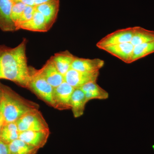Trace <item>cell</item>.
Returning <instances> with one entry per match:
<instances>
[{"label":"cell","mask_w":154,"mask_h":154,"mask_svg":"<svg viewBox=\"0 0 154 154\" xmlns=\"http://www.w3.org/2000/svg\"><path fill=\"white\" fill-rule=\"evenodd\" d=\"M27 42L24 38L15 47L0 45V79L9 80L27 88L30 72L26 56Z\"/></svg>","instance_id":"obj_1"},{"label":"cell","mask_w":154,"mask_h":154,"mask_svg":"<svg viewBox=\"0 0 154 154\" xmlns=\"http://www.w3.org/2000/svg\"><path fill=\"white\" fill-rule=\"evenodd\" d=\"M2 88L0 114L5 124L16 122L25 113L39 108L38 104L21 97L10 87L3 85Z\"/></svg>","instance_id":"obj_2"},{"label":"cell","mask_w":154,"mask_h":154,"mask_svg":"<svg viewBox=\"0 0 154 154\" xmlns=\"http://www.w3.org/2000/svg\"><path fill=\"white\" fill-rule=\"evenodd\" d=\"M30 71L27 89L33 92L40 100L53 107L54 88L48 82L40 69L30 67Z\"/></svg>","instance_id":"obj_3"},{"label":"cell","mask_w":154,"mask_h":154,"mask_svg":"<svg viewBox=\"0 0 154 154\" xmlns=\"http://www.w3.org/2000/svg\"><path fill=\"white\" fill-rule=\"evenodd\" d=\"M19 132L49 130L48 125L38 109L29 111L17 122Z\"/></svg>","instance_id":"obj_4"},{"label":"cell","mask_w":154,"mask_h":154,"mask_svg":"<svg viewBox=\"0 0 154 154\" xmlns=\"http://www.w3.org/2000/svg\"><path fill=\"white\" fill-rule=\"evenodd\" d=\"M74 90L73 87L65 81L58 87L54 88L53 107L61 110L71 109V100Z\"/></svg>","instance_id":"obj_5"},{"label":"cell","mask_w":154,"mask_h":154,"mask_svg":"<svg viewBox=\"0 0 154 154\" xmlns=\"http://www.w3.org/2000/svg\"><path fill=\"white\" fill-rule=\"evenodd\" d=\"M134 32V27L116 30L102 38L96 44L97 47L102 49L109 45L131 42Z\"/></svg>","instance_id":"obj_6"},{"label":"cell","mask_w":154,"mask_h":154,"mask_svg":"<svg viewBox=\"0 0 154 154\" xmlns=\"http://www.w3.org/2000/svg\"><path fill=\"white\" fill-rule=\"evenodd\" d=\"M99 75V71L86 72L71 69L65 75V81L75 89L80 88L88 83L96 82Z\"/></svg>","instance_id":"obj_7"},{"label":"cell","mask_w":154,"mask_h":154,"mask_svg":"<svg viewBox=\"0 0 154 154\" xmlns=\"http://www.w3.org/2000/svg\"><path fill=\"white\" fill-rule=\"evenodd\" d=\"M49 135V129L28 131L20 132L19 139L30 145L39 149L45 145Z\"/></svg>","instance_id":"obj_8"},{"label":"cell","mask_w":154,"mask_h":154,"mask_svg":"<svg viewBox=\"0 0 154 154\" xmlns=\"http://www.w3.org/2000/svg\"><path fill=\"white\" fill-rule=\"evenodd\" d=\"M13 0H0V30L4 32L17 31L11 18Z\"/></svg>","instance_id":"obj_9"},{"label":"cell","mask_w":154,"mask_h":154,"mask_svg":"<svg viewBox=\"0 0 154 154\" xmlns=\"http://www.w3.org/2000/svg\"><path fill=\"white\" fill-rule=\"evenodd\" d=\"M36 11L41 13L45 19L49 30L57 18L60 8V0H53L48 2L35 6Z\"/></svg>","instance_id":"obj_10"},{"label":"cell","mask_w":154,"mask_h":154,"mask_svg":"<svg viewBox=\"0 0 154 154\" xmlns=\"http://www.w3.org/2000/svg\"><path fill=\"white\" fill-rule=\"evenodd\" d=\"M134 46L131 42L109 45L102 48L112 55L118 58L127 63H132V58Z\"/></svg>","instance_id":"obj_11"},{"label":"cell","mask_w":154,"mask_h":154,"mask_svg":"<svg viewBox=\"0 0 154 154\" xmlns=\"http://www.w3.org/2000/svg\"><path fill=\"white\" fill-rule=\"evenodd\" d=\"M104 61L99 58L85 59L76 57L72 63L71 69L86 72L99 71L104 66Z\"/></svg>","instance_id":"obj_12"},{"label":"cell","mask_w":154,"mask_h":154,"mask_svg":"<svg viewBox=\"0 0 154 154\" xmlns=\"http://www.w3.org/2000/svg\"><path fill=\"white\" fill-rule=\"evenodd\" d=\"M40 69L43 76L53 88L57 87L65 82L64 76L58 71L51 58Z\"/></svg>","instance_id":"obj_13"},{"label":"cell","mask_w":154,"mask_h":154,"mask_svg":"<svg viewBox=\"0 0 154 154\" xmlns=\"http://www.w3.org/2000/svg\"><path fill=\"white\" fill-rule=\"evenodd\" d=\"M76 57L68 51L57 53L51 58L58 71L64 76L69 70Z\"/></svg>","instance_id":"obj_14"},{"label":"cell","mask_w":154,"mask_h":154,"mask_svg":"<svg viewBox=\"0 0 154 154\" xmlns=\"http://www.w3.org/2000/svg\"><path fill=\"white\" fill-rule=\"evenodd\" d=\"M20 29L39 32H47L49 30L44 17L36 10L32 18L28 22L20 25L17 28V30Z\"/></svg>","instance_id":"obj_15"},{"label":"cell","mask_w":154,"mask_h":154,"mask_svg":"<svg viewBox=\"0 0 154 154\" xmlns=\"http://www.w3.org/2000/svg\"><path fill=\"white\" fill-rule=\"evenodd\" d=\"M88 102L84 92L80 88L75 89L71 100V109L75 118L83 115Z\"/></svg>","instance_id":"obj_16"},{"label":"cell","mask_w":154,"mask_h":154,"mask_svg":"<svg viewBox=\"0 0 154 154\" xmlns=\"http://www.w3.org/2000/svg\"><path fill=\"white\" fill-rule=\"evenodd\" d=\"M80 89L85 93L88 102L92 99L105 100L109 97L107 91L100 87L96 82L88 83Z\"/></svg>","instance_id":"obj_17"},{"label":"cell","mask_w":154,"mask_h":154,"mask_svg":"<svg viewBox=\"0 0 154 154\" xmlns=\"http://www.w3.org/2000/svg\"><path fill=\"white\" fill-rule=\"evenodd\" d=\"M19 134L17 122L6 123L4 125L0 133V140L9 144L19 138Z\"/></svg>","instance_id":"obj_18"},{"label":"cell","mask_w":154,"mask_h":154,"mask_svg":"<svg viewBox=\"0 0 154 154\" xmlns=\"http://www.w3.org/2000/svg\"><path fill=\"white\" fill-rule=\"evenodd\" d=\"M8 147L10 154H36L39 149L19 139L9 144Z\"/></svg>","instance_id":"obj_19"},{"label":"cell","mask_w":154,"mask_h":154,"mask_svg":"<svg viewBox=\"0 0 154 154\" xmlns=\"http://www.w3.org/2000/svg\"><path fill=\"white\" fill-rule=\"evenodd\" d=\"M154 40V31L140 27H134V32L131 43L136 46Z\"/></svg>","instance_id":"obj_20"},{"label":"cell","mask_w":154,"mask_h":154,"mask_svg":"<svg viewBox=\"0 0 154 154\" xmlns=\"http://www.w3.org/2000/svg\"><path fill=\"white\" fill-rule=\"evenodd\" d=\"M154 52V40L134 46L132 62Z\"/></svg>","instance_id":"obj_21"},{"label":"cell","mask_w":154,"mask_h":154,"mask_svg":"<svg viewBox=\"0 0 154 154\" xmlns=\"http://www.w3.org/2000/svg\"><path fill=\"white\" fill-rule=\"evenodd\" d=\"M26 6L25 4L21 2L14 1L11 10V18L15 26L22 15Z\"/></svg>","instance_id":"obj_22"},{"label":"cell","mask_w":154,"mask_h":154,"mask_svg":"<svg viewBox=\"0 0 154 154\" xmlns=\"http://www.w3.org/2000/svg\"><path fill=\"white\" fill-rule=\"evenodd\" d=\"M35 6H26L25 10L23 11L22 15L19 18L18 22L15 25L16 30L17 31V29L20 25L28 22L33 17V14H34L35 11Z\"/></svg>","instance_id":"obj_23"},{"label":"cell","mask_w":154,"mask_h":154,"mask_svg":"<svg viewBox=\"0 0 154 154\" xmlns=\"http://www.w3.org/2000/svg\"><path fill=\"white\" fill-rule=\"evenodd\" d=\"M0 154H10L8 144L0 140Z\"/></svg>","instance_id":"obj_24"},{"label":"cell","mask_w":154,"mask_h":154,"mask_svg":"<svg viewBox=\"0 0 154 154\" xmlns=\"http://www.w3.org/2000/svg\"><path fill=\"white\" fill-rule=\"evenodd\" d=\"M14 1L21 2L27 6H33V7L36 6L35 0H14Z\"/></svg>","instance_id":"obj_25"},{"label":"cell","mask_w":154,"mask_h":154,"mask_svg":"<svg viewBox=\"0 0 154 154\" xmlns=\"http://www.w3.org/2000/svg\"><path fill=\"white\" fill-rule=\"evenodd\" d=\"M52 1H53V0H35V5L36 6L38 5L44 4V3Z\"/></svg>","instance_id":"obj_26"},{"label":"cell","mask_w":154,"mask_h":154,"mask_svg":"<svg viewBox=\"0 0 154 154\" xmlns=\"http://www.w3.org/2000/svg\"><path fill=\"white\" fill-rule=\"evenodd\" d=\"M5 124L4 121V119L3 117H2V116L0 114V133H1V131L3 127L4 126V125Z\"/></svg>","instance_id":"obj_27"},{"label":"cell","mask_w":154,"mask_h":154,"mask_svg":"<svg viewBox=\"0 0 154 154\" xmlns=\"http://www.w3.org/2000/svg\"><path fill=\"white\" fill-rule=\"evenodd\" d=\"M2 86L3 84L0 83V102H1V100H2V98L3 96Z\"/></svg>","instance_id":"obj_28"},{"label":"cell","mask_w":154,"mask_h":154,"mask_svg":"<svg viewBox=\"0 0 154 154\" xmlns=\"http://www.w3.org/2000/svg\"><path fill=\"white\" fill-rule=\"evenodd\" d=\"M13 1H14V0H13Z\"/></svg>","instance_id":"obj_29"}]
</instances>
